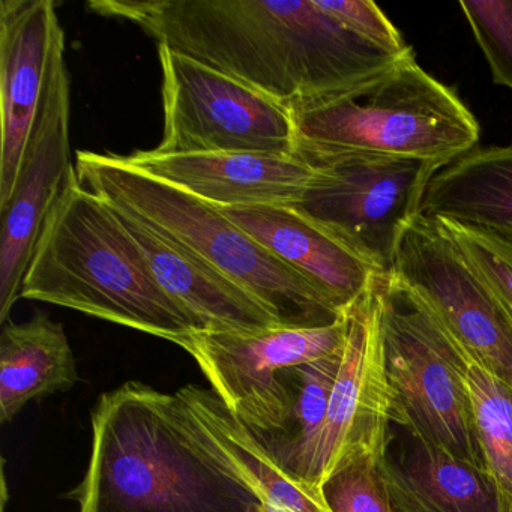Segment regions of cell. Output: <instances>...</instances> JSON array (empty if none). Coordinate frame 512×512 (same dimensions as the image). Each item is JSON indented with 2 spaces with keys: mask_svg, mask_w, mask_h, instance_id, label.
Returning a JSON list of instances; mask_svg holds the SVG:
<instances>
[{
  "mask_svg": "<svg viewBox=\"0 0 512 512\" xmlns=\"http://www.w3.org/2000/svg\"><path fill=\"white\" fill-rule=\"evenodd\" d=\"M380 455L347 461L319 487L331 512H394L379 470Z\"/></svg>",
  "mask_w": 512,
  "mask_h": 512,
  "instance_id": "cell-23",
  "label": "cell"
},
{
  "mask_svg": "<svg viewBox=\"0 0 512 512\" xmlns=\"http://www.w3.org/2000/svg\"><path fill=\"white\" fill-rule=\"evenodd\" d=\"M379 470L394 512H502L488 472L391 424Z\"/></svg>",
  "mask_w": 512,
  "mask_h": 512,
  "instance_id": "cell-17",
  "label": "cell"
},
{
  "mask_svg": "<svg viewBox=\"0 0 512 512\" xmlns=\"http://www.w3.org/2000/svg\"><path fill=\"white\" fill-rule=\"evenodd\" d=\"M112 209L142 251L161 289L190 317L196 331L256 332L283 326L235 281L142 221Z\"/></svg>",
  "mask_w": 512,
  "mask_h": 512,
  "instance_id": "cell-16",
  "label": "cell"
},
{
  "mask_svg": "<svg viewBox=\"0 0 512 512\" xmlns=\"http://www.w3.org/2000/svg\"><path fill=\"white\" fill-rule=\"evenodd\" d=\"M163 73L160 154L296 155L289 107L194 59L158 46Z\"/></svg>",
  "mask_w": 512,
  "mask_h": 512,
  "instance_id": "cell-8",
  "label": "cell"
},
{
  "mask_svg": "<svg viewBox=\"0 0 512 512\" xmlns=\"http://www.w3.org/2000/svg\"><path fill=\"white\" fill-rule=\"evenodd\" d=\"M65 34L52 0H0V208L8 205L43 110Z\"/></svg>",
  "mask_w": 512,
  "mask_h": 512,
  "instance_id": "cell-13",
  "label": "cell"
},
{
  "mask_svg": "<svg viewBox=\"0 0 512 512\" xmlns=\"http://www.w3.org/2000/svg\"><path fill=\"white\" fill-rule=\"evenodd\" d=\"M433 221L443 227L461 253L484 275L512 317V232Z\"/></svg>",
  "mask_w": 512,
  "mask_h": 512,
  "instance_id": "cell-22",
  "label": "cell"
},
{
  "mask_svg": "<svg viewBox=\"0 0 512 512\" xmlns=\"http://www.w3.org/2000/svg\"><path fill=\"white\" fill-rule=\"evenodd\" d=\"M71 76L65 55L56 65L13 197L0 208V323L5 325L37 251L44 227L71 175Z\"/></svg>",
  "mask_w": 512,
  "mask_h": 512,
  "instance_id": "cell-12",
  "label": "cell"
},
{
  "mask_svg": "<svg viewBox=\"0 0 512 512\" xmlns=\"http://www.w3.org/2000/svg\"><path fill=\"white\" fill-rule=\"evenodd\" d=\"M79 512H263L256 491L194 430L176 394L124 383L92 410V449L67 493Z\"/></svg>",
  "mask_w": 512,
  "mask_h": 512,
  "instance_id": "cell-2",
  "label": "cell"
},
{
  "mask_svg": "<svg viewBox=\"0 0 512 512\" xmlns=\"http://www.w3.org/2000/svg\"><path fill=\"white\" fill-rule=\"evenodd\" d=\"M262 505L263 512H331L319 488L293 478L283 479L275 487L271 500Z\"/></svg>",
  "mask_w": 512,
  "mask_h": 512,
  "instance_id": "cell-26",
  "label": "cell"
},
{
  "mask_svg": "<svg viewBox=\"0 0 512 512\" xmlns=\"http://www.w3.org/2000/svg\"><path fill=\"white\" fill-rule=\"evenodd\" d=\"M76 358L61 323L38 313L5 323L0 334V421L10 422L31 403L73 388Z\"/></svg>",
  "mask_w": 512,
  "mask_h": 512,
  "instance_id": "cell-19",
  "label": "cell"
},
{
  "mask_svg": "<svg viewBox=\"0 0 512 512\" xmlns=\"http://www.w3.org/2000/svg\"><path fill=\"white\" fill-rule=\"evenodd\" d=\"M460 7L494 83L512 91V0H463Z\"/></svg>",
  "mask_w": 512,
  "mask_h": 512,
  "instance_id": "cell-24",
  "label": "cell"
},
{
  "mask_svg": "<svg viewBox=\"0 0 512 512\" xmlns=\"http://www.w3.org/2000/svg\"><path fill=\"white\" fill-rule=\"evenodd\" d=\"M317 7L337 20L347 31L395 55H409L400 32L371 0H316Z\"/></svg>",
  "mask_w": 512,
  "mask_h": 512,
  "instance_id": "cell-25",
  "label": "cell"
},
{
  "mask_svg": "<svg viewBox=\"0 0 512 512\" xmlns=\"http://www.w3.org/2000/svg\"><path fill=\"white\" fill-rule=\"evenodd\" d=\"M346 313L377 278L367 260L295 205L217 208Z\"/></svg>",
  "mask_w": 512,
  "mask_h": 512,
  "instance_id": "cell-15",
  "label": "cell"
},
{
  "mask_svg": "<svg viewBox=\"0 0 512 512\" xmlns=\"http://www.w3.org/2000/svg\"><path fill=\"white\" fill-rule=\"evenodd\" d=\"M346 338L347 313L322 328L193 331L176 344L193 356L236 421L257 442H265L283 428L289 412L281 371L340 353Z\"/></svg>",
  "mask_w": 512,
  "mask_h": 512,
  "instance_id": "cell-9",
  "label": "cell"
},
{
  "mask_svg": "<svg viewBox=\"0 0 512 512\" xmlns=\"http://www.w3.org/2000/svg\"><path fill=\"white\" fill-rule=\"evenodd\" d=\"M296 155L310 164L313 178L295 206L380 275L391 274L401 236L418 217L425 187L445 166L361 152L298 149Z\"/></svg>",
  "mask_w": 512,
  "mask_h": 512,
  "instance_id": "cell-7",
  "label": "cell"
},
{
  "mask_svg": "<svg viewBox=\"0 0 512 512\" xmlns=\"http://www.w3.org/2000/svg\"><path fill=\"white\" fill-rule=\"evenodd\" d=\"M296 151L361 152L448 166L475 149L479 125L454 89L404 56L367 82L290 109Z\"/></svg>",
  "mask_w": 512,
  "mask_h": 512,
  "instance_id": "cell-5",
  "label": "cell"
},
{
  "mask_svg": "<svg viewBox=\"0 0 512 512\" xmlns=\"http://www.w3.org/2000/svg\"><path fill=\"white\" fill-rule=\"evenodd\" d=\"M343 350L328 358L281 371V382L289 394V412L283 428L259 443L284 472L299 481L305 482L307 478Z\"/></svg>",
  "mask_w": 512,
  "mask_h": 512,
  "instance_id": "cell-20",
  "label": "cell"
},
{
  "mask_svg": "<svg viewBox=\"0 0 512 512\" xmlns=\"http://www.w3.org/2000/svg\"><path fill=\"white\" fill-rule=\"evenodd\" d=\"M377 295L391 424L487 472L457 341L392 275Z\"/></svg>",
  "mask_w": 512,
  "mask_h": 512,
  "instance_id": "cell-6",
  "label": "cell"
},
{
  "mask_svg": "<svg viewBox=\"0 0 512 512\" xmlns=\"http://www.w3.org/2000/svg\"><path fill=\"white\" fill-rule=\"evenodd\" d=\"M389 275L418 295L467 355L512 388V317L439 223L418 215L407 226Z\"/></svg>",
  "mask_w": 512,
  "mask_h": 512,
  "instance_id": "cell-10",
  "label": "cell"
},
{
  "mask_svg": "<svg viewBox=\"0 0 512 512\" xmlns=\"http://www.w3.org/2000/svg\"><path fill=\"white\" fill-rule=\"evenodd\" d=\"M20 298L49 302L178 343L196 331L155 280L116 212L80 184L56 203Z\"/></svg>",
  "mask_w": 512,
  "mask_h": 512,
  "instance_id": "cell-3",
  "label": "cell"
},
{
  "mask_svg": "<svg viewBox=\"0 0 512 512\" xmlns=\"http://www.w3.org/2000/svg\"><path fill=\"white\" fill-rule=\"evenodd\" d=\"M418 215L512 232V146L473 149L428 181Z\"/></svg>",
  "mask_w": 512,
  "mask_h": 512,
  "instance_id": "cell-18",
  "label": "cell"
},
{
  "mask_svg": "<svg viewBox=\"0 0 512 512\" xmlns=\"http://www.w3.org/2000/svg\"><path fill=\"white\" fill-rule=\"evenodd\" d=\"M377 280L347 310L346 346L305 478L314 488L347 461L382 454L391 428Z\"/></svg>",
  "mask_w": 512,
  "mask_h": 512,
  "instance_id": "cell-11",
  "label": "cell"
},
{
  "mask_svg": "<svg viewBox=\"0 0 512 512\" xmlns=\"http://www.w3.org/2000/svg\"><path fill=\"white\" fill-rule=\"evenodd\" d=\"M124 160L215 208L296 205L313 178L310 164L298 155L160 154L154 149L134 152Z\"/></svg>",
  "mask_w": 512,
  "mask_h": 512,
  "instance_id": "cell-14",
  "label": "cell"
},
{
  "mask_svg": "<svg viewBox=\"0 0 512 512\" xmlns=\"http://www.w3.org/2000/svg\"><path fill=\"white\" fill-rule=\"evenodd\" d=\"M461 353L485 467L496 485L502 512H512V388L463 349Z\"/></svg>",
  "mask_w": 512,
  "mask_h": 512,
  "instance_id": "cell-21",
  "label": "cell"
},
{
  "mask_svg": "<svg viewBox=\"0 0 512 512\" xmlns=\"http://www.w3.org/2000/svg\"><path fill=\"white\" fill-rule=\"evenodd\" d=\"M89 8L136 23L158 46L289 109L343 94L407 56L347 31L316 0H94Z\"/></svg>",
  "mask_w": 512,
  "mask_h": 512,
  "instance_id": "cell-1",
  "label": "cell"
},
{
  "mask_svg": "<svg viewBox=\"0 0 512 512\" xmlns=\"http://www.w3.org/2000/svg\"><path fill=\"white\" fill-rule=\"evenodd\" d=\"M76 172L86 190L235 281L286 328H322L346 316L304 275L199 197L146 175L115 154L79 151Z\"/></svg>",
  "mask_w": 512,
  "mask_h": 512,
  "instance_id": "cell-4",
  "label": "cell"
}]
</instances>
